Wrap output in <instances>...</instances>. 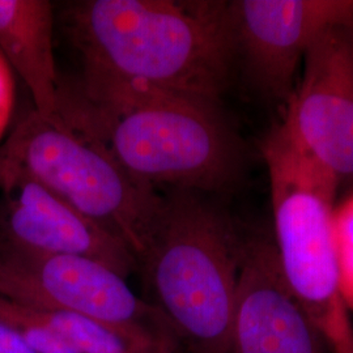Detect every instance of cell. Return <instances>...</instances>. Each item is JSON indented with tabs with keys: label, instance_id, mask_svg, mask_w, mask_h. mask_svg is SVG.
I'll use <instances>...</instances> for the list:
<instances>
[{
	"label": "cell",
	"instance_id": "11",
	"mask_svg": "<svg viewBox=\"0 0 353 353\" xmlns=\"http://www.w3.org/2000/svg\"><path fill=\"white\" fill-rule=\"evenodd\" d=\"M52 4L48 0H0V52L19 74L34 102V112L59 122L52 55Z\"/></svg>",
	"mask_w": 353,
	"mask_h": 353
},
{
	"label": "cell",
	"instance_id": "14",
	"mask_svg": "<svg viewBox=\"0 0 353 353\" xmlns=\"http://www.w3.org/2000/svg\"><path fill=\"white\" fill-rule=\"evenodd\" d=\"M334 242L341 297L353 319V195L336 205Z\"/></svg>",
	"mask_w": 353,
	"mask_h": 353
},
{
	"label": "cell",
	"instance_id": "3",
	"mask_svg": "<svg viewBox=\"0 0 353 353\" xmlns=\"http://www.w3.org/2000/svg\"><path fill=\"white\" fill-rule=\"evenodd\" d=\"M139 261L152 303L189 353H234L233 316L243 240L195 191L172 190Z\"/></svg>",
	"mask_w": 353,
	"mask_h": 353
},
{
	"label": "cell",
	"instance_id": "10",
	"mask_svg": "<svg viewBox=\"0 0 353 353\" xmlns=\"http://www.w3.org/2000/svg\"><path fill=\"white\" fill-rule=\"evenodd\" d=\"M234 353H331L283 278L274 241L243 240L233 316Z\"/></svg>",
	"mask_w": 353,
	"mask_h": 353
},
{
	"label": "cell",
	"instance_id": "5",
	"mask_svg": "<svg viewBox=\"0 0 353 353\" xmlns=\"http://www.w3.org/2000/svg\"><path fill=\"white\" fill-rule=\"evenodd\" d=\"M0 159L122 241L139 265L165 196L131 176L99 143L32 110L1 144Z\"/></svg>",
	"mask_w": 353,
	"mask_h": 353
},
{
	"label": "cell",
	"instance_id": "12",
	"mask_svg": "<svg viewBox=\"0 0 353 353\" xmlns=\"http://www.w3.org/2000/svg\"><path fill=\"white\" fill-rule=\"evenodd\" d=\"M39 313L79 353H150L121 332L88 318L68 313Z\"/></svg>",
	"mask_w": 353,
	"mask_h": 353
},
{
	"label": "cell",
	"instance_id": "6",
	"mask_svg": "<svg viewBox=\"0 0 353 353\" xmlns=\"http://www.w3.org/2000/svg\"><path fill=\"white\" fill-rule=\"evenodd\" d=\"M0 297L39 312L96 321L150 353H179L181 343L163 313L137 296L108 265L75 255L0 248Z\"/></svg>",
	"mask_w": 353,
	"mask_h": 353
},
{
	"label": "cell",
	"instance_id": "13",
	"mask_svg": "<svg viewBox=\"0 0 353 353\" xmlns=\"http://www.w3.org/2000/svg\"><path fill=\"white\" fill-rule=\"evenodd\" d=\"M0 321L14 328L37 353H79L42 314L0 297Z\"/></svg>",
	"mask_w": 353,
	"mask_h": 353
},
{
	"label": "cell",
	"instance_id": "1",
	"mask_svg": "<svg viewBox=\"0 0 353 353\" xmlns=\"http://www.w3.org/2000/svg\"><path fill=\"white\" fill-rule=\"evenodd\" d=\"M81 90H143L219 103L236 61L229 1L85 0L64 12Z\"/></svg>",
	"mask_w": 353,
	"mask_h": 353
},
{
	"label": "cell",
	"instance_id": "4",
	"mask_svg": "<svg viewBox=\"0 0 353 353\" xmlns=\"http://www.w3.org/2000/svg\"><path fill=\"white\" fill-rule=\"evenodd\" d=\"M261 152L283 278L331 353H353V319L341 297L334 242L339 179L299 150L281 126L265 135Z\"/></svg>",
	"mask_w": 353,
	"mask_h": 353
},
{
	"label": "cell",
	"instance_id": "16",
	"mask_svg": "<svg viewBox=\"0 0 353 353\" xmlns=\"http://www.w3.org/2000/svg\"><path fill=\"white\" fill-rule=\"evenodd\" d=\"M0 353L34 352L23 336L10 325L0 321Z\"/></svg>",
	"mask_w": 353,
	"mask_h": 353
},
{
	"label": "cell",
	"instance_id": "9",
	"mask_svg": "<svg viewBox=\"0 0 353 353\" xmlns=\"http://www.w3.org/2000/svg\"><path fill=\"white\" fill-rule=\"evenodd\" d=\"M0 248L84 256L122 278L139 271L122 241L80 214L20 168L0 159Z\"/></svg>",
	"mask_w": 353,
	"mask_h": 353
},
{
	"label": "cell",
	"instance_id": "7",
	"mask_svg": "<svg viewBox=\"0 0 353 353\" xmlns=\"http://www.w3.org/2000/svg\"><path fill=\"white\" fill-rule=\"evenodd\" d=\"M280 126L339 182L353 176V21L328 28L306 52Z\"/></svg>",
	"mask_w": 353,
	"mask_h": 353
},
{
	"label": "cell",
	"instance_id": "2",
	"mask_svg": "<svg viewBox=\"0 0 353 353\" xmlns=\"http://www.w3.org/2000/svg\"><path fill=\"white\" fill-rule=\"evenodd\" d=\"M58 117L156 189L219 191L239 182L243 152L219 103L143 90L59 84Z\"/></svg>",
	"mask_w": 353,
	"mask_h": 353
},
{
	"label": "cell",
	"instance_id": "8",
	"mask_svg": "<svg viewBox=\"0 0 353 353\" xmlns=\"http://www.w3.org/2000/svg\"><path fill=\"white\" fill-rule=\"evenodd\" d=\"M229 10L236 59L265 96L287 102L316 38L353 21L352 0H237Z\"/></svg>",
	"mask_w": 353,
	"mask_h": 353
},
{
	"label": "cell",
	"instance_id": "15",
	"mask_svg": "<svg viewBox=\"0 0 353 353\" xmlns=\"http://www.w3.org/2000/svg\"><path fill=\"white\" fill-rule=\"evenodd\" d=\"M14 103V85L11 68L0 52V141L10 125Z\"/></svg>",
	"mask_w": 353,
	"mask_h": 353
}]
</instances>
